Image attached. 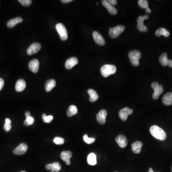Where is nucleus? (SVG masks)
<instances>
[{"mask_svg": "<svg viewBox=\"0 0 172 172\" xmlns=\"http://www.w3.org/2000/svg\"><path fill=\"white\" fill-rule=\"evenodd\" d=\"M150 131L151 134L153 137L161 141L165 140L167 137L165 132L162 128L157 125L152 126L150 129Z\"/></svg>", "mask_w": 172, "mask_h": 172, "instance_id": "obj_1", "label": "nucleus"}, {"mask_svg": "<svg viewBox=\"0 0 172 172\" xmlns=\"http://www.w3.org/2000/svg\"><path fill=\"white\" fill-rule=\"evenodd\" d=\"M117 68L114 65L106 64L101 67L100 72L102 76L105 77L116 73Z\"/></svg>", "mask_w": 172, "mask_h": 172, "instance_id": "obj_2", "label": "nucleus"}, {"mask_svg": "<svg viewBox=\"0 0 172 172\" xmlns=\"http://www.w3.org/2000/svg\"><path fill=\"white\" fill-rule=\"evenodd\" d=\"M141 56L142 55L141 52L138 50H133L130 51L129 54V57L131 64L135 67H137L140 64L139 60L141 59Z\"/></svg>", "mask_w": 172, "mask_h": 172, "instance_id": "obj_3", "label": "nucleus"}, {"mask_svg": "<svg viewBox=\"0 0 172 172\" xmlns=\"http://www.w3.org/2000/svg\"><path fill=\"white\" fill-rule=\"evenodd\" d=\"M152 87L154 90V93L152 95V98L154 99H158L159 97L164 92V87L159 85L157 82H153L152 84Z\"/></svg>", "mask_w": 172, "mask_h": 172, "instance_id": "obj_4", "label": "nucleus"}, {"mask_svg": "<svg viewBox=\"0 0 172 172\" xmlns=\"http://www.w3.org/2000/svg\"><path fill=\"white\" fill-rule=\"evenodd\" d=\"M125 30V27L123 25H118L113 28H111L109 30V35L113 38L119 37Z\"/></svg>", "mask_w": 172, "mask_h": 172, "instance_id": "obj_5", "label": "nucleus"}, {"mask_svg": "<svg viewBox=\"0 0 172 172\" xmlns=\"http://www.w3.org/2000/svg\"><path fill=\"white\" fill-rule=\"evenodd\" d=\"M55 28L57 32L60 34V38L63 41L66 40L68 38V34L65 25L61 23H59L56 24Z\"/></svg>", "mask_w": 172, "mask_h": 172, "instance_id": "obj_6", "label": "nucleus"}, {"mask_svg": "<svg viewBox=\"0 0 172 172\" xmlns=\"http://www.w3.org/2000/svg\"><path fill=\"white\" fill-rule=\"evenodd\" d=\"M149 16L148 15H145L144 16H140L137 19V29L139 31L143 32H147L148 29L147 26L144 25V20L149 19Z\"/></svg>", "mask_w": 172, "mask_h": 172, "instance_id": "obj_7", "label": "nucleus"}, {"mask_svg": "<svg viewBox=\"0 0 172 172\" xmlns=\"http://www.w3.org/2000/svg\"><path fill=\"white\" fill-rule=\"evenodd\" d=\"M133 113V110L128 107L124 108L121 109L119 113V116L123 121H126L129 115Z\"/></svg>", "mask_w": 172, "mask_h": 172, "instance_id": "obj_8", "label": "nucleus"}, {"mask_svg": "<svg viewBox=\"0 0 172 172\" xmlns=\"http://www.w3.org/2000/svg\"><path fill=\"white\" fill-rule=\"evenodd\" d=\"M41 46L38 43H34L32 44L27 50V54L28 55H32L37 53L41 49Z\"/></svg>", "mask_w": 172, "mask_h": 172, "instance_id": "obj_9", "label": "nucleus"}, {"mask_svg": "<svg viewBox=\"0 0 172 172\" xmlns=\"http://www.w3.org/2000/svg\"><path fill=\"white\" fill-rule=\"evenodd\" d=\"M28 146L24 143H22L19 146L13 150V153L16 155H22L24 154L27 151Z\"/></svg>", "mask_w": 172, "mask_h": 172, "instance_id": "obj_10", "label": "nucleus"}, {"mask_svg": "<svg viewBox=\"0 0 172 172\" xmlns=\"http://www.w3.org/2000/svg\"><path fill=\"white\" fill-rule=\"evenodd\" d=\"M107 115V112L104 109H102L97 114L96 118L97 121L101 124H104L106 122V119Z\"/></svg>", "mask_w": 172, "mask_h": 172, "instance_id": "obj_11", "label": "nucleus"}, {"mask_svg": "<svg viewBox=\"0 0 172 172\" xmlns=\"http://www.w3.org/2000/svg\"><path fill=\"white\" fill-rule=\"evenodd\" d=\"M93 37L94 41L97 44L100 46H104L105 44V40L104 38L98 32H93Z\"/></svg>", "mask_w": 172, "mask_h": 172, "instance_id": "obj_12", "label": "nucleus"}, {"mask_svg": "<svg viewBox=\"0 0 172 172\" xmlns=\"http://www.w3.org/2000/svg\"><path fill=\"white\" fill-rule=\"evenodd\" d=\"M159 61L162 66H169L170 68H172V60L167 59V54L166 53H164L161 55L159 57Z\"/></svg>", "mask_w": 172, "mask_h": 172, "instance_id": "obj_13", "label": "nucleus"}, {"mask_svg": "<svg viewBox=\"0 0 172 172\" xmlns=\"http://www.w3.org/2000/svg\"><path fill=\"white\" fill-rule=\"evenodd\" d=\"M102 3L105 7L106 8L108 12L112 15H116L117 13V10L114 6L110 4L107 0L102 1Z\"/></svg>", "mask_w": 172, "mask_h": 172, "instance_id": "obj_14", "label": "nucleus"}, {"mask_svg": "<svg viewBox=\"0 0 172 172\" xmlns=\"http://www.w3.org/2000/svg\"><path fill=\"white\" fill-rule=\"evenodd\" d=\"M72 157V153L70 151H63L60 154L61 158L63 161L66 162V165H68L71 164L70 159Z\"/></svg>", "mask_w": 172, "mask_h": 172, "instance_id": "obj_15", "label": "nucleus"}, {"mask_svg": "<svg viewBox=\"0 0 172 172\" xmlns=\"http://www.w3.org/2000/svg\"><path fill=\"white\" fill-rule=\"evenodd\" d=\"M116 142L121 148H125L127 145L128 141L127 138L123 135H120L116 138Z\"/></svg>", "mask_w": 172, "mask_h": 172, "instance_id": "obj_16", "label": "nucleus"}, {"mask_svg": "<svg viewBox=\"0 0 172 172\" xmlns=\"http://www.w3.org/2000/svg\"><path fill=\"white\" fill-rule=\"evenodd\" d=\"M39 67V62L37 59H33L29 63V68L33 73L38 72Z\"/></svg>", "mask_w": 172, "mask_h": 172, "instance_id": "obj_17", "label": "nucleus"}, {"mask_svg": "<svg viewBox=\"0 0 172 172\" xmlns=\"http://www.w3.org/2000/svg\"><path fill=\"white\" fill-rule=\"evenodd\" d=\"M78 62V60L77 57H70L66 61V63H65V67L66 68L70 69L74 66L77 65Z\"/></svg>", "mask_w": 172, "mask_h": 172, "instance_id": "obj_18", "label": "nucleus"}, {"mask_svg": "<svg viewBox=\"0 0 172 172\" xmlns=\"http://www.w3.org/2000/svg\"><path fill=\"white\" fill-rule=\"evenodd\" d=\"M143 145V143L140 141H137L133 143L131 145V150L134 153L137 154L140 153Z\"/></svg>", "mask_w": 172, "mask_h": 172, "instance_id": "obj_19", "label": "nucleus"}, {"mask_svg": "<svg viewBox=\"0 0 172 172\" xmlns=\"http://www.w3.org/2000/svg\"><path fill=\"white\" fill-rule=\"evenodd\" d=\"M26 87V83L24 79H20L17 80L15 85V90L17 91H23Z\"/></svg>", "mask_w": 172, "mask_h": 172, "instance_id": "obj_20", "label": "nucleus"}, {"mask_svg": "<svg viewBox=\"0 0 172 172\" xmlns=\"http://www.w3.org/2000/svg\"><path fill=\"white\" fill-rule=\"evenodd\" d=\"M162 100L165 105H171L172 104V92L166 93L163 97Z\"/></svg>", "mask_w": 172, "mask_h": 172, "instance_id": "obj_21", "label": "nucleus"}, {"mask_svg": "<svg viewBox=\"0 0 172 172\" xmlns=\"http://www.w3.org/2000/svg\"><path fill=\"white\" fill-rule=\"evenodd\" d=\"M23 20V18H21L20 17H16V18H13V19L10 20L7 23V25L9 28H13L14 26H15L17 24L22 22Z\"/></svg>", "mask_w": 172, "mask_h": 172, "instance_id": "obj_22", "label": "nucleus"}, {"mask_svg": "<svg viewBox=\"0 0 172 172\" xmlns=\"http://www.w3.org/2000/svg\"><path fill=\"white\" fill-rule=\"evenodd\" d=\"M56 85L55 80L54 79H50L47 80L45 84V89L47 92H49L52 90Z\"/></svg>", "mask_w": 172, "mask_h": 172, "instance_id": "obj_23", "label": "nucleus"}, {"mask_svg": "<svg viewBox=\"0 0 172 172\" xmlns=\"http://www.w3.org/2000/svg\"><path fill=\"white\" fill-rule=\"evenodd\" d=\"M88 92L90 96V102H95L98 99L99 95L96 91L93 89H89Z\"/></svg>", "mask_w": 172, "mask_h": 172, "instance_id": "obj_24", "label": "nucleus"}, {"mask_svg": "<svg viewBox=\"0 0 172 172\" xmlns=\"http://www.w3.org/2000/svg\"><path fill=\"white\" fill-rule=\"evenodd\" d=\"M156 35L157 37L164 36L165 37H168L170 36V32L166 29L165 28H160L157 30L156 32Z\"/></svg>", "mask_w": 172, "mask_h": 172, "instance_id": "obj_25", "label": "nucleus"}, {"mask_svg": "<svg viewBox=\"0 0 172 172\" xmlns=\"http://www.w3.org/2000/svg\"><path fill=\"white\" fill-rule=\"evenodd\" d=\"M88 164L91 165H95L97 164L96 156L95 153H91L88 156L87 158Z\"/></svg>", "mask_w": 172, "mask_h": 172, "instance_id": "obj_26", "label": "nucleus"}, {"mask_svg": "<svg viewBox=\"0 0 172 172\" xmlns=\"http://www.w3.org/2000/svg\"><path fill=\"white\" fill-rule=\"evenodd\" d=\"M77 113V108L75 105H71L68 108L67 115L68 117H72Z\"/></svg>", "mask_w": 172, "mask_h": 172, "instance_id": "obj_27", "label": "nucleus"}, {"mask_svg": "<svg viewBox=\"0 0 172 172\" xmlns=\"http://www.w3.org/2000/svg\"><path fill=\"white\" fill-rule=\"evenodd\" d=\"M51 170H53L54 172H59L61 169V166L59 162H54L51 164Z\"/></svg>", "mask_w": 172, "mask_h": 172, "instance_id": "obj_28", "label": "nucleus"}, {"mask_svg": "<svg viewBox=\"0 0 172 172\" xmlns=\"http://www.w3.org/2000/svg\"><path fill=\"white\" fill-rule=\"evenodd\" d=\"M11 121L9 119L7 118L5 119V123H4V127H3V128L5 131L8 132L10 130L11 128Z\"/></svg>", "mask_w": 172, "mask_h": 172, "instance_id": "obj_29", "label": "nucleus"}, {"mask_svg": "<svg viewBox=\"0 0 172 172\" xmlns=\"http://www.w3.org/2000/svg\"><path fill=\"white\" fill-rule=\"evenodd\" d=\"M138 4L140 7L143 9H146L149 8V4L147 0H139L138 1Z\"/></svg>", "mask_w": 172, "mask_h": 172, "instance_id": "obj_30", "label": "nucleus"}, {"mask_svg": "<svg viewBox=\"0 0 172 172\" xmlns=\"http://www.w3.org/2000/svg\"><path fill=\"white\" fill-rule=\"evenodd\" d=\"M83 140L88 144H91L95 142V139L94 138H89L88 135H85L83 136Z\"/></svg>", "mask_w": 172, "mask_h": 172, "instance_id": "obj_31", "label": "nucleus"}, {"mask_svg": "<svg viewBox=\"0 0 172 172\" xmlns=\"http://www.w3.org/2000/svg\"><path fill=\"white\" fill-rule=\"evenodd\" d=\"M34 119L32 116H29L26 118V120L24 121V124L25 126L32 125L34 123Z\"/></svg>", "mask_w": 172, "mask_h": 172, "instance_id": "obj_32", "label": "nucleus"}, {"mask_svg": "<svg viewBox=\"0 0 172 172\" xmlns=\"http://www.w3.org/2000/svg\"><path fill=\"white\" fill-rule=\"evenodd\" d=\"M54 142L55 144H57V145H61L64 143L65 140L62 138L56 137L54 139Z\"/></svg>", "mask_w": 172, "mask_h": 172, "instance_id": "obj_33", "label": "nucleus"}, {"mask_svg": "<svg viewBox=\"0 0 172 172\" xmlns=\"http://www.w3.org/2000/svg\"><path fill=\"white\" fill-rule=\"evenodd\" d=\"M18 1L22 5L24 6V7L29 6L31 4L32 2L31 0H19Z\"/></svg>", "mask_w": 172, "mask_h": 172, "instance_id": "obj_34", "label": "nucleus"}, {"mask_svg": "<svg viewBox=\"0 0 172 172\" xmlns=\"http://www.w3.org/2000/svg\"><path fill=\"white\" fill-rule=\"evenodd\" d=\"M43 121L46 123H50L51 121H52L53 120V116L52 115H49V116H46L44 118H43Z\"/></svg>", "mask_w": 172, "mask_h": 172, "instance_id": "obj_35", "label": "nucleus"}, {"mask_svg": "<svg viewBox=\"0 0 172 172\" xmlns=\"http://www.w3.org/2000/svg\"><path fill=\"white\" fill-rule=\"evenodd\" d=\"M4 80L2 78H0V91L2 90L4 86Z\"/></svg>", "mask_w": 172, "mask_h": 172, "instance_id": "obj_36", "label": "nucleus"}, {"mask_svg": "<svg viewBox=\"0 0 172 172\" xmlns=\"http://www.w3.org/2000/svg\"><path fill=\"white\" fill-rule=\"evenodd\" d=\"M108 1L113 6H114L117 4V1L116 0H108Z\"/></svg>", "mask_w": 172, "mask_h": 172, "instance_id": "obj_37", "label": "nucleus"}, {"mask_svg": "<svg viewBox=\"0 0 172 172\" xmlns=\"http://www.w3.org/2000/svg\"><path fill=\"white\" fill-rule=\"evenodd\" d=\"M46 167L47 170H51V169H52V167H51V164H47V165H46Z\"/></svg>", "mask_w": 172, "mask_h": 172, "instance_id": "obj_38", "label": "nucleus"}, {"mask_svg": "<svg viewBox=\"0 0 172 172\" xmlns=\"http://www.w3.org/2000/svg\"><path fill=\"white\" fill-rule=\"evenodd\" d=\"M72 1V0H61V2H63V3H68V2H70Z\"/></svg>", "mask_w": 172, "mask_h": 172, "instance_id": "obj_39", "label": "nucleus"}, {"mask_svg": "<svg viewBox=\"0 0 172 172\" xmlns=\"http://www.w3.org/2000/svg\"><path fill=\"white\" fill-rule=\"evenodd\" d=\"M25 116H26V118H27V117L30 116L31 113L29 112H25Z\"/></svg>", "mask_w": 172, "mask_h": 172, "instance_id": "obj_40", "label": "nucleus"}, {"mask_svg": "<svg viewBox=\"0 0 172 172\" xmlns=\"http://www.w3.org/2000/svg\"><path fill=\"white\" fill-rule=\"evenodd\" d=\"M145 11H146V13H148V14H150L151 13V10L149 8L146 9Z\"/></svg>", "mask_w": 172, "mask_h": 172, "instance_id": "obj_41", "label": "nucleus"}, {"mask_svg": "<svg viewBox=\"0 0 172 172\" xmlns=\"http://www.w3.org/2000/svg\"><path fill=\"white\" fill-rule=\"evenodd\" d=\"M148 172H153V170H152V168H149V171H148Z\"/></svg>", "mask_w": 172, "mask_h": 172, "instance_id": "obj_42", "label": "nucleus"}, {"mask_svg": "<svg viewBox=\"0 0 172 172\" xmlns=\"http://www.w3.org/2000/svg\"><path fill=\"white\" fill-rule=\"evenodd\" d=\"M51 172H54V171H53V170H51Z\"/></svg>", "mask_w": 172, "mask_h": 172, "instance_id": "obj_43", "label": "nucleus"}, {"mask_svg": "<svg viewBox=\"0 0 172 172\" xmlns=\"http://www.w3.org/2000/svg\"><path fill=\"white\" fill-rule=\"evenodd\" d=\"M25 172V171H22V172Z\"/></svg>", "mask_w": 172, "mask_h": 172, "instance_id": "obj_44", "label": "nucleus"}, {"mask_svg": "<svg viewBox=\"0 0 172 172\" xmlns=\"http://www.w3.org/2000/svg\"></svg>", "mask_w": 172, "mask_h": 172, "instance_id": "obj_45", "label": "nucleus"}, {"mask_svg": "<svg viewBox=\"0 0 172 172\" xmlns=\"http://www.w3.org/2000/svg\"></svg>", "mask_w": 172, "mask_h": 172, "instance_id": "obj_46", "label": "nucleus"}]
</instances>
